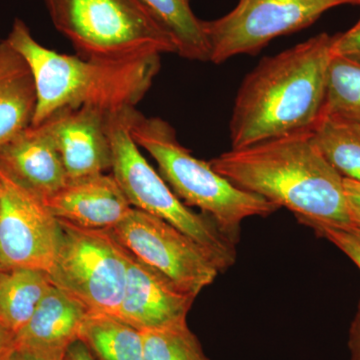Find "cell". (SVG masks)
Masks as SVG:
<instances>
[{
  "label": "cell",
  "instance_id": "cell-1",
  "mask_svg": "<svg viewBox=\"0 0 360 360\" xmlns=\"http://www.w3.org/2000/svg\"><path fill=\"white\" fill-rule=\"evenodd\" d=\"M333 42L321 33L262 58L246 75L229 122L232 149L311 132L323 112Z\"/></svg>",
  "mask_w": 360,
  "mask_h": 360
},
{
  "label": "cell",
  "instance_id": "cell-2",
  "mask_svg": "<svg viewBox=\"0 0 360 360\" xmlns=\"http://www.w3.org/2000/svg\"><path fill=\"white\" fill-rule=\"evenodd\" d=\"M210 165L233 186L288 208L295 217L352 225L343 177L315 148L310 132L231 148Z\"/></svg>",
  "mask_w": 360,
  "mask_h": 360
},
{
  "label": "cell",
  "instance_id": "cell-3",
  "mask_svg": "<svg viewBox=\"0 0 360 360\" xmlns=\"http://www.w3.org/2000/svg\"><path fill=\"white\" fill-rule=\"evenodd\" d=\"M6 39L25 58L34 78L37 101L32 125L63 108L91 105L115 112L135 108L160 70L161 56L99 61L58 53L37 42L18 18Z\"/></svg>",
  "mask_w": 360,
  "mask_h": 360
},
{
  "label": "cell",
  "instance_id": "cell-4",
  "mask_svg": "<svg viewBox=\"0 0 360 360\" xmlns=\"http://www.w3.org/2000/svg\"><path fill=\"white\" fill-rule=\"evenodd\" d=\"M127 122L135 143L155 158L160 176L175 195L189 207L200 208L234 245L240 240L243 220L266 217L281 208L233 186L213 169L210 161L194 158L165 120L148 117L131 108L127 110Z\"/></svg>",
  "mask_w": 360,
  "mask_h": 360
},
{
  "label": "cell",
  "instance_id": "cell-5",
  "mask_svg": "<svg viewBox=\"0 0 360 360\" xmlns=\"http://www.w3.org/2000/svg\"><path fill=\"white\" fill-rule=\"evenodd\" d=\"M54 27L84 59L131 61L176 53L169 33L139 0H45Z\"/></svg>",
  "mask_w": 360,
  "mask_h": 360
},
{
  "label": "cell",
  "instance_id": "cell-6",
  "mask_svg": "<svg viewBox=\"0 0 360 360\" xmlns=\"http://www.w3.org/2000/svg\"><path fill=\"white\" fill-rule=\"evenodd\" d=\"M129 110L108 115L113 177L132 207L174 225L206 251L219 272L226 271L236 264V245L222 233L210 217L193 212L182 202L149 165L130 134Z\"/></svg>",
  "mask_w": 360,
  "mask_h": 360
},
{
  "label": "cell",
  "instance_id": "cell-7",
  "mask_svg": "<svg viewBox=\"0 0 360 360\" xmlns=\"http://www.w3.org/2000/svg\"><path fill=\"white\" fill-rule=\"evenodd\" d=\"M61 227L51 283L89 310L116 315L122 303L131 255L110 231L82 229L59 220Z\"/></svg>",
  "mask_w": 360,
  "mask_h": 360
},
{
  "label": "cell",
  "instance_id": "cell-8",
  "mask_svg": "<svg viewBox=\"0 0 360 360\" xmlns=\"http://www.w3.org/2000/svg\"><path fill=\"white\" fill-rule=\"evenodd\" d=\"M359 6V0H238L214 20H202L210 63L221 65L240 54L255 56L272 40L300 32L329 11Z\"/></svg>",
  "mask_w": 360,
  "mask_h": 360
},
{
  "label": "cell",
  "instance_id": "cell-9",
  "mask_svg": "<svg viewBox=\"0 0 360 360\" xmlns=\"http://www.w3.org/2000/svg\"><path fill=\"white\" fill-rule=\"evenodd\" d=\"M110 231L137 259L195 297L219 276L217 265L196 241L142 210L132 208Z\"/></svg>",
  "mask_w": 360,
  "mask_h": 360
},
{
  "label": "cell",
  "instance_id": "cell-10",
  "mask_svg": "<svg viewBox=\"0 0 360 360\" xmlns=\"http://www.w3.org/2000/svg\"><path fill=\"white\" fill-rule=\"evenodd\" d=\"M61 227L44 201L0 172V265L49 274Z\"/></svg>",
  "mask_w": 360,
  "mask_h": 360
},
{
  "label": "cell",
  "instance_id": "cell-11",
  "mask_svg": "<svg viewBox=\"0 0 360 360\" xmlns=\"http://www.w3.org/2000/svg\"><path fill=\"white\" fill-rule=\"evenodd\" d=\"M108 113L91 105L63 108L40 123L58 149L68 180L110 169Z\"/></svg>",
  "mask_w": 360,
  "mask_h": 360
},
{
  "label": "cell",
  "instance_id": "cell-12",
  "mask_svg": "<svg viewBox=\"0 0 360 360\" xmlns=\"http://www.w3.org/2000/svg\"><path fill=\"white\" fill-rule=\"evenodd\" d=\"M195 298L131 255L124 292L115 316L141 333L175 328L186 324Z\"/></svg>",
  "mask_w": 360,
  "mask_h": 360
},
{
  "label": "cell",
  "instance_id": "cell-13",
  "mask_svg": "<svg viewBox=\"0 0 360 360\" xmlns=\"http://www.w3.org/2000/svg\"><path fill=\"white\" fill-rule=\"evenodd\" d=\"M89 310L52 284L30 321L15 335L16 355L30 360H63L79 340Z\"/></svg>",
  "mask_w": 360,
  "mask_h": 360
},
{
  "label": "cell",
  "instance_id": "cell-14",
  "mask_svg": "<svg viewBox=\"0 0 360 360\" xmlns=\"http://www.w3.org/2000/svg\"><path fill=\"white\" fill-rule=\"evenodd\" d=\"M44 203L56 219L96 231L115 229L134 208L113 175L104 174L68 180Z\"/></svg>",
  "mask_w": 360,
  "mask_h": 360
},
{
  "label": "cell",
  "instance_id": "cell-15",
  "mask_svg": "<svg viewBox=\"0 0 360 360\" xmlns=\"http://www.w3.org/2000/svg\"><path fill=\"white\" fill-rule=\"evenodd\" d=\"M0 172L44 201L68 180L58 149L41 125H30L0 146Z\"/></svg>",
  "mask_w": 360,
  "mask_h": 360
},
{
  "label": "cell",
  "instance_id": "cell-16",
  "mask_svg": "<svg viewBox=\"0 0 360 360\" xmlns=\"http://www.w3.org/2000/svg\"><path fill=\"white\" fill-rule=\"evenodd\" d=\"M37 89L25 58L6 39L0 41V146L32 125Z\"/></svg>",
  "mask_w": 360,
  "mask_h": 360
},
{
  "label": "cell",
  "instance_id": "cell-17",
  "mask_svg": "<svg viewBox=\"0 0 360 360\" xmlns=\"http://www.w3.org/2000/svg\"><path fill=\"white\" fill-rule=\"evenodd\" d=\"M52 286L46 271L0 269V322L18 333L32 319Z\"/></svg>",
  "mask_w": 360,
  "mask_h": 360
},
{
  "label": "cell",
  "instance_id": "cell-18",
  "mask_svg": "<svg viewBox=\"0 0 360 360\" xmlns=\"http://www.w3.org/2000/svg\"><path fill=\"white\" fill-rule=\"evenodd\" d=\"M79 340L96 360H143L141 331L115 315L89 312Z\"/></svg>",
  "mask_w": 360,
  "mask_h": 360
},
{
  "label": "cell",
  "instance_id": "cell-19",
  "mask_svg": "<svg viewBox=\"0 0 360 360\" xmlns=\"http://www.w3.org/2000/svg\"><path fill=\"white\" fill-rule=\"evenodd\" d=\"M174 39L176 54L189 60L210 61V49L202 20L194 14L193 0H139Z\"/></svg>",
  "mask_w": 360,
  "mask_h": 360
},
{
  "label": "cell",
  "instance_id": "cell-20",
  "mask_svg": "<svg viewBox=\"0 0 360 360\" xmlns=\"http://www.w3.org/2000/svg\"><path fill=\"white\" fill-rule=\"evenodd\" d=\"M310 137L315 148L343 179L360 182V129L321 115Z\"/></svg>",
  "mask_w": 360,
  "mask_h": 360
},
{
  "label": "cell",
  "instance_id": "cell-21",
  "mask_svg": "<svg viewBox=\"0 0 360 360\" xmlns=\"http://www.w3.org/2000/svg\"><path fill=\"white\" fill-rule=\"evenodd\" d=\"M322 115L360 129V56H333Z\"/></svg>",
  "mask_w": 360,
  "mask_h": 360
},
{
  "label": "cell",
  "instance_id": "cell-22",
  "mask_svg": "<svg viewBox=\"0 0 360 360\" xmlns=\"http://www.w3.org/2000/svg\"><path fill=\"white\" fill-rule=\"evenodd\" d=\"M143 360H212L186 324L142 333Z\"/></svg>",
  "mask_w": 360,
  "mask_h": 360
},
{
  "label": "cell",
  "instance_id": "cell-23",
  "mask_svg": "<svg viewBox=\"0 0 360 360\" xmlns=\"http://www.w3.org/2000/svg\"><path fill=\"white\" fill-rule=\"evenodd\" d=\"M298 222L314 229L319 238L328 239L342 251L360 269V229L354 225H333L296 217Z\"/></svg>",
  "mask_w": 360,
  "mask_h": 360
},
{
  "label": "cell",
  "instance_id": "cell-24",
  "mask_svg": "<svg viewBox=\"0 0 360 360\" xmlns=\"http://www.w3.org/2000/svg\"><path fill=\"white\" fill-rule=\"evenodd\" d=\"M360 6V0L359 4ZM333 56H360V18L356 25L343 33L335 35Z\"/></svg>",
  "mask_w": 360,
  "mask_h": 360
},
{
  "label": "cell",
  "instance_id": "cell-25",
  "mask_svg": "<svg viewBox=\"0 0 360 360\" xmlns=\"http://www.w3.org/2000/svg\"><path fill=\"white\" fill-rule=\"evenodd\" d=\"M343 184L352 224L360 229V182L343 179Z\"/></svg>",
  "mask_w": 360,
  "mask_h": 360
},
{
  "label": "cell",
  "instance_id": "cell-26",
  "mask_svg": "<svg viewBox=\"0 0 360 360\" xmlns=\"http://www.w3.org/2000/svg\"><path fill=\"white\" fill-rule=\"evenodd\" d=\"M15 356V333L0 322V360H14Z\"/></svg>",
  "mask_w": 360,
  "mask_h": 360
},
{
  "label": "cell",
  "instance_id": "cell-27",
  "mask_svg": "<svg viewBox=\"0 0 360 360\" xmlns=\"http://www.w3.org/2000/svg\"><path fill=\"white\" fill-rule=\"evenodd\" d=\"M348 347L350 349V360H360V300L357 307L356 314L349 330Z\"/></svg>",
  "mask_w": 360,
  "mask_h": 360
},
{
  "label": "cell",
  "instance_id": "cell-28",
  "mask_svg": "<svg viewBox=\"0 0 360 360\" xmlns=\"http://www.w3.org/2000/svg\"><path fill=\"white\" fill-rule=\"evenodd\" d=\"M63 360H96L90 354L89 348L85 347L82 341L78 340L73 343L66 352Z\"/></svg>",
  "mask_w": 360,
  "mask_h": 360
},
{
  "label": "cell",
  "instance_id": "cell-29",
  "mask_svg": "<svg viewBox=\"0 0 360 360\" xmlns=\"http://www.w3.org/2000/svg\"><path fill=\"white\" fill-rule=\"evenodd\" d=\"M14 360H30V359H23V357L18 356V355H16L15 359Z\"/></svg>",
  "mask_w": 360,
  "mask_h": 360
},
{
  "label": "cell",
  "instance_id": "cell-30",
  "mask_svg": "<svg viewBox=\"0 0 360 360\" xmlns=\"http://www.w3.org/2000/svg\"><path fill=\"white\" fill-rule=\"evenodd\" d=\"M2 269L1 265H0V269Z\"/></svg>",
  "mask_w": 360,
  "mask_h": 360
},
{
  "label": "cell",
  "instance_id": "cell-31",
  "mask_svg": "<svg viewBox=\"0 0 360 360\" xmlns=\"http://www.w3.org/2000/svg\"></svg>",
  "mask_w": 360,
  "mask_h": 360
}]
</instances>
